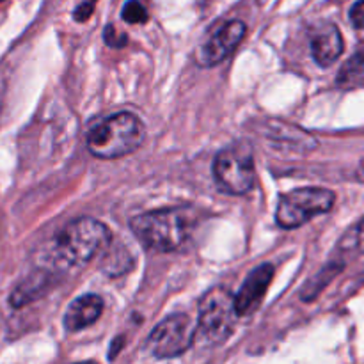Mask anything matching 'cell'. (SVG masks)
Returning a JSON list of instances; mask_svg holds the SVG:
<instances>
[{
  "instance_id": "23",
  "label": "cell",
  "mask_w": 364,
  "mask_h": 364,
  "mask_svg": "<svg viewBox=\"0 0 364 364\" xmlns=\"http://www.w3.org/2000/svg\"><path fill=\"white\" fill-rule=\"evenodd\" d=\"M75 364H96L95 361H86V363H75Z\"/></svg>"
},
{
  "instance_id": "17",
  "label": "cell",
  "mask_w": 364,
  "mask_h": 364,
  "mask_svg": "<svg viewBox=\"0 0 364 364\" xmlns=\"http://www.w3.org/2000/svg\"><path fill=\"white\" fill-rule=\"evenodd\" d=\"M340 251L347 254H364V217L341 238Z\"/></svg>"
},
{
  "instance_id": "1",
  "label": "cell",
  "mask_w": 364,
  "mask_h": 364,
  "mask_svg": "<svg viewBox=\"0 0 364 364\" xmlns=\"http://www.w3.org/2000/svg\"><path fill=\"white\" fill-rule=\"evenodd\" d=\"M199 226L194 208H164L133 217L130 229L148 249L157 253H180L194 242Z\"/></svg>"
},
{
  "instance_id": "11",
  "label": "cell",
  "mask_w": 364,
  "mask_h": 364,
  "mask_svg": "<svg viewBox=\"0 0 364 364\" xmlns=\"http://www.w3.org/2000/svg\"><path fill=\"white\" fill-rule=\"evenodd\" d=\"M311 54L318 66L327 68L343 54V37L340 29L332 23H325L313 32Z\"/></svg>"
},
{
  "instance_id": "9",
  "label": "cell",
  "mask_w": 364,
  "mask_h": 364,
  "mask_svg": "<svg viewBox=\"0 0 364 364\" xmlns=\"http://www.w3.org/2000/svg\"><path fill=\"white\" fill-rule=\"evenodd\" d=\"M256 132L263 137V141L269 144L276 146L278 149H288V151H295V153H307L311 149H315L318 146V141L315 137L304 132L298 126H291L282 121L267 119L265 123L256 126Z\"/></svg>"
},
{
  "instance_id": "10",
  "label": "cell",
  "mask_w": 364,
  "mask_h": 364,
  "mask_svg": "<svg viewBox=\"0 0 364 364\" xmlns=\"http://www.w3.org/2000/svg\"><path fill=\"white\" fill-rule=\"evenodd\" d=\"M274 267L270 263L256 267L253 272L249 274L244 281L238 294L235 295V309L238 316H247L260 307V304L265 298L267 290L274 279Z\"/></svg>"
},
{
  "instance_id": "6",
  "label": "cell",
  "mask_w": 364,
  "mask_h": 364,
  "mask_svg": "<svg viewBox=\"0 0 364 364\" xmlns=\"http://www.w3.org/2000/svg\"><path fill=\"white\" fill-rule=\"evenodd\" d=\"M336 195L322 186H304L282 195L276 210V220L281 228H300L316 215L327 213L334 207Z\"/></svg>"
},
{
  "instance_id": "18",
  "label": "cell",
  "mask_w": 364,
  "mask_h": 364,
  "mask_svg": "<svg viewBox=\"0 0 364 364\" xmlns=\"http://www.w3.org/2000/svg\"><path fill=\"white\" fill-rule=\"evenodd\" d=\"M121 17L128 23H144L148 21V11L139 0H128L121 11Z\"/></svg>"
},
{
  "instance_id": "16",
  "label": "cell",
  "mask_w": 364,
  "mask_h": 364,
  "mask_svg": "<svg viewBox=\"0 0 364 364\" xmlns=\"http://www.w3.org/2000/svg\"><path fill=\"white\" fill-rule=\"evenodd\" d=\"M364 82V48L359 50L356 55L348 59L338 75L340 86H356Z\"/></svg>"
},
{
  "instance_id": "22",
  "label": "cell",
  "mask_w": 364,
  "mask_h": 364,
  "mask_svg": "<svg viewBox=\"0 0 364 364\" xmlns=\"http://www.w3.org/2000/svg\"><path fill=\"white\" fill-rule=\"evenodd\" d=\"M121 343H123V340H121V338H117V340L114 341V348H112V352H108V357H116L117 350L121 348Z\"/></svg>"
},
{
  "instance_id": "2",
  "label": "cell",
  "mask_w": 364,
  "mask_h": 364,
  "mask_svg": "<svg viewBox=\"0 0 364 364\" xmlns=\"http://www.w3.org/2000/svg\"><path fill=\"white\" fill-rule=\"evenodd\" d=\"M144 124L132 112H117L99 121L87 135V148L96 158L114 160L126 157L144 142Z\"/></svg>"
},
{
  "instance_id": "25",
  "label": "cell",
  "mask_w": 364,
  "mask_h": 364,
  "mask_svg": "<svg viewBox=\"0 0 364 364\" xmlns=\"http://www.w3.org/2000/svg\"><path fill=\"white\" fill-rule=\"evenodd\" d=\"M0 2H4V0H0Z\"/></svg>"
},
{
  "instance_id": "8",
  "label": "cell",
  "mask_w": 364,
  "mask_h": 364,
  "mask_svg": "<svg viewBox=\"0 0 364 364\" xmlns=\"http://www.w3.org/2000/svg\"><path fill=\"white\" fill-rule=\"evenodd\" d=\"M245 36V23L238 20L226 21L210 34L203 46L199 48L198 61L201 66H215L224 59L235 52V48L240 45Z\"/></svg>"
},
{
  "instance_id": "19",
  "label": "cell",
  "mask_w": 364,
  "mask_h": 364,
  "mask_svg": "<svg viewBox=\"0 0 364 364\" xmlns=\"http://www.w3.org/2000/svg\"><path fill=\"white\" fill-rule=\"evenodd\" d=\"M104 39L108 46H112V48H121V46L126 45V36H124V34H117L116 27L111 23L105 27Z\"/></svg>"
},
{
  "instance_id": "24",
  "label": "cell",
  "mask_w": 364,
  "mask_h": 364,
  "mask_svg": "<svg viewBox=\"0 0 364 364\" xmlns=\"http://www.w3.org/2000/svg\"><path fill=\"white\" fill-rule=\"evenodd\" d=\"M361 174H363V180H364V166H363V169H361Z\"/></svg>"
},
{
  "instance_id": "3",
  "label": "cell",
  "mask_w": 364,
  "mask_h": 364,
  "mask_svg": "<svg viewBox=\"0 0 364 364\" xmlns=\"http://www.w3.org/2000/svg\"><path fill=\"white\" fill-rule=\"evenodd\" d=\"M111 244L107 226L91 217L70 222L55 236L54 251L62 263L80 267L95 260Z\"/></svg>"
},
{
  "instance_id": "20",
  "label": "cell",
  "mask_w": 364,
  "mask_h": 364,
  "mask_svg": "<svg viewBox=\"0 0 364 364\" xmlns=\"http://www.w3.org/2000/svg\"><path fill=\"white\" fill-rule=\"evenodd\" d=\"M350 21L357 29L364 27V0H357L356 4L352 6V9H350Z\"/></svg>"
},
{
  "instance_id": "7",
  "label": "cell",
  "mask_w": 364,
  "mask_h": 364,
  "mask_svg": "<svg viewBox=\"0 0 364 364\" xmlns=\"http://www.w3.org/2000/svg\"><path fill=\"white\" fill-rule=\"evenodd\" d=\"M195 325L191 316L176 313L162 320L151 331L146 341V348L157 359H173L186 352L194 343Z\"/></svg>"
},
{
  "instance_id": "15",
  "label": "cell",
  "mask_w": 364,
  "mask_h": 364,
  "mask_svg": "<svg viewBox=\"0 0 364 364\" xmlns=\"http://www.w3.org/2000/svg\"><path fill=\"white\" fill-rule=\"evenodd\" d=\"M343 269V263H329L327 267H323L318 274H316L315 278L311 279V281L306 282L303 290V298L304 300H313L320 291L329 285V282L334 279L336 274H340V270Z\"/></svg>"
},
{
  "instance_id": "13",
  "label": "cell",
  "mask_w": 364,
  "mask_h": 364,
  "mask_svg": "<svg viewBox=\"0 0 364 364\" xmlns=\"http://www.w3.org/2000/svg\"><path fill=\"white\" fill-rule=\"evenodd\" d=\"M52 285V278L48 274L39 270V272L30 274L29 278L23 279L20 285L12 290L11 297H9V303H11L12 307H23L27 304L34 303L36 298L43 297L48 286Z\"/></svg>"
},
{
  "instance_id": "12",
  "label": "cell",
  "mask_w": 364,
  "mask_h": 364,
  "mask_svg": "<svg viewBox=\"0 0 364 364\" xmlns=\"http://www.w3.org/2000/svg\"><path fill=\"white\" fill-rule=\"evenodd\" d=\"M102 313H104V298L95 294L82 295L68 306L64 315V327L70 332L82 331L93 325L102 316Z\"/></svg>"
},
{
  "instance_id": "14",
  "label": "cell",
  "mask_w": 364,
  "mask_h": 364,
  "mask_svg": "<svg viewBox=\"0 0 364 364\" xmlns=\"http://www.w3.org/2000/svg\"><path fill=\"white\" fill-rule=\"evenodd\" d=\"M105 251H107V254H105L104 270L108 276H119V274L132 269L133 260L132 254L128 253V249L123 247V245L111 247V244H108L107 247H105Z\"/></svg>"
},
{
  "instance_id": "21",
  "label": "cell",
  "mask_w": 364,
  "mask_h": 364,
  "mask_svg": "<svg viewBox=\"0 0 364 364\" xmlns=\"http://www.w3.org/2000/svg\"><path fill=\"white\" fill-rule=\"evenodd\" d=\"M93 11H95V2L89 0V2H84V4H80L79 8L75 9L73 18L77 21H87L93 17Z\"/></svg>"
},
{
  "instance_id": "4",
  "label": "cell",
  "mask_w": 364,
  "mask_h": 364,
  "mask_svg": "<svg viewBox=\"0 0 364 364\" xmlns=\"http://www.w3.org/2000/svg\"><path fill=\"white\" fill-rule=\"evenodd\" d=\"M235 295L222 286L211 288L199 300L198 329L210 345H219L231 336L236 323Z\"/></svg>"
},
{
  "instance_id": "5",
  "label": "cell",
  "mask_w": 364,
  "mask_h": 364,
  "mask_svg": "<svg viewBox=\"0 0 364 364\" xmlns=\"http://www.w3.org/2000/svg\"><path fill=\"white\" fill-rule=\"evenodd\" d=\"M213 176L220 191L233 195L247 194L256 182L253 149L245 142L220 149L213 162Z\"/></svg>"
}]
</instances>
